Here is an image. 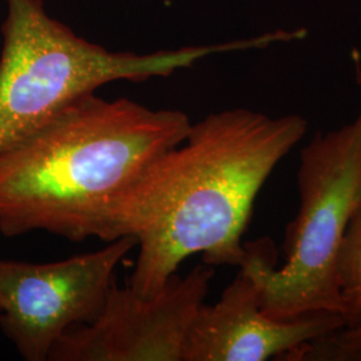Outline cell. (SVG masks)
I'll return each instance as SVG.
<instances>
[{
  "instance_id": "cell-1",
  "label": "cell",
  "mask_w": 361,
  "mask_h": 361,
  "mask_svg": "<svg viewBox=\"0 0 361 361\" xmlns=\"http://www.w3.org/2000/svg\"><path fill=\"white\" fill-rule=\"evenodd\" d=\"M308 130L302 116L229 109L192 123L186 138L153 159L107 210L98 238L137 241L129 286L153 297L182 262L240 267L259 190Z\"/></svg>"
},
{
  "instance_id": "cell-2",
  "label": "cell",
  "mask_w": 361,
  "mask_h": 361,
  "mask_svg": "<svg viewBox=\"0 0 361 361\" xmlns=\"http://www.w3.org/2000/svg\"><path fill=\"white\" fill-rule=\"evenodd\" d=\"M190 128L180 110L78 98L0 155V233L98 238L116 197Z\"/></svg>"
},
{
  "instance_id": "cell-3",
  "label": "cell",
  "mask_w": 361,
  "mask_h": 361,
  "mask_svg": "<svg viewBox=\"0 0 361 361\" xmlns=\"http://www.w3.org/2000/svg\"><path fill=\"white\" fill-rule=\"evenodd\" d=\"M0 55V155L67 104L116 80L169 77L240 42L152 54L109 51L46 13L42 0H7Z\"/></svg>"
},
{
  "instance_id": "cell-4",
  "label": "cell",
  "mask_w": 361,
  "mask_h": 361,
  "mask_svg": "<svg viewBox=\"0 0 361 361\" xmlns=\"http://www.w3.org/2000/svg\"><path fill=\"white\" fill-rule=\"evenodd\" d=\"M300 207L285 232V262L269 238L246 243L243 264L256 273L261 308L274 319L338 313L335 259L361 202V104L352 122L317 133L301 149L297 170ZM241 264V265H243Z\"/></svg>"
},
{
  "instance_id": "cell-5",
  "label": "cell",
  "mask_w": 361,
  "mask_h": 361,
  "mask_svg": "<svg viewBox=\"0 0 361 361\" xmlns=\"http://www.w3.org/2000/svg\"><path fill=\"white\" fill-rule=\"evenodd\" d=\"M137 246L121 237L104 249L32 264L0 259V328L27 361H47L66 332L102 310L116 267Z\"/></svg>"
},
{
  "instance_id": "cell-6",
  "label": "cell",
  "mask_w": 361,
  "mask_h": 361,
  "mask_svg": "<svg viewBox=\"0 0 361 361\" xmlns=\"http://www.w3.org/2000/svg\"><path fill=\"white\" fill-rule=\"evenodd\" d=\"M214 267L174 274L153 297L114 283L90 324L68 329L49 361H182L189 328L205 302Z\"/></svg>"
},
{
  "instance_id": "cell-7",
  "label": "cell",
  "mask_w": 361,
  "mask_h": 361,
  "mask_svg": "<svg viewBox=\"0 0 361 361\" xmlns=\"http://www.w3.org/2000/svg\"><path fill=\"white\" fill-rule=\"evenodd\" d=\"M213 305L204 302L189 328L182 361L283 360L292 350L344 326L340 313L322 310L274 319L261 308V286L247 265Z\"/></svg>"
},
{
  "instance_id": "cell-8",
  "label": "cell",
  "mask_w": 361,
  "mask_h": 361,
  "mask_svg": "<svg viewBox=\"0 0 361 361\" xmlns=\"http://www.w3.org/2000/svg\"><path fill=\"white\" fill-rule=\"evenodd\" d=\"M335 289L344 328H361V202L336 255Z\"/></svg>"
},
{
  "instance_id": "cell-9",
  "label": "cell",
  "mask_w": 361,
  "mask_h": 361,
  "mask_svg": "<svg viewBox=\"0 0 361 361\" xmlns=\"http://www.w3.org/2000/svg\"><path fill=\"white\" fill-rule=\"evenodd\" d=\"M283 361H361V328H340L292 350Z\"/></svg>"
},
{
  "instance_id": "cell-10",
  "label": "cell",
  "mask_w": 361,
  "mask_h": 361,
  "mask_svg": "<svg viewBox=\"0 0 361 361\" xmlns=\"http://www.w3.org/2000/svg\"><path fill=\"white\" fill-rule=\"evenodd\" d=\"M0 310H1V301H0Z\"/></svg>"
}]
</instances>
